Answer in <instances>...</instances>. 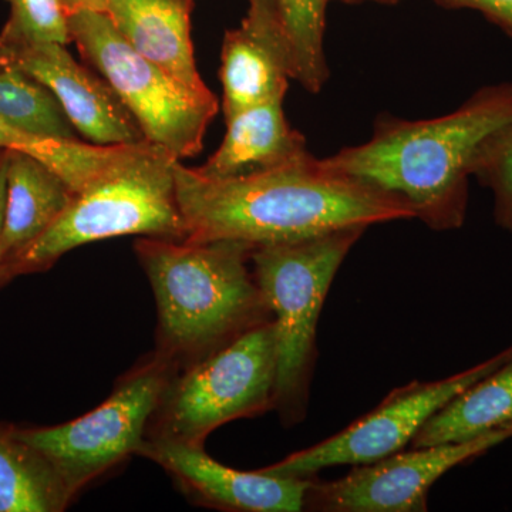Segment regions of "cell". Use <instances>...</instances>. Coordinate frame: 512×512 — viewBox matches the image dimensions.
<instances>
[{
  "label": "cell",
  "mask_w": 512,
  "mask_h": 512,
  "mask_svg": "<svg viewBox=\"0 0 512 512\" xmlns=\"http://www.w3.org/2000/svg\"><path fill=\"white\" fill-rule=\"evenodd\" d=\"M184 241H238L261 247L336 229L414 220L409 202L340 173L312 156L244 175L212 180L181 160L174 167Z\"/></svg>",
  "instance_id": "obj_1"
},
{
  "label": "cell",
  "mask_w": 512,
  "mask_h": 512,
  "mask_svg": "<svg viewBox=\"0 0 512 512\" xmlns=\"http://www.w3.org/2000/svg\"><path fill=\"white\" fill-rule=\"evenodd\" d=\"M511 121L512 83L488 84L436 119L380 114L366 143L342 148L325 161L409 202L416 218L434 231H450L466 220L468 181L478 150Z\"/></svg>",
  "instance_id": "obj_2"
},
{
  "label": "cell",
  "mask_w": 512,
  "mask_h": 512,
  "mask_svg": "<svg viewBox=\"0 0 512 512\" xmlns=\"http://www.w3.org/2000/svg\"><path fill=\"white\" fill-rule=\"evenodd\" d=\"M254 245L143 237L134 245L157 305L156 352L178 370L274 319L252 271Z\"/></svg>",
  "instance_id": "obj_3"
},
{
  "label": "cell",
  "mask_w": 512,
  "mask_h": 512,
  "mask_svg": "<svg viewBox=\"0 0 512 512\" xmlns=\"http://www.w3.org/2000/svg\"><path fill=\"white\" fill-rule=\"evenodd\" d=\"M177 161L150 141L128 147L117 163L74 192L55 224L13 264L12 279L45 272L72 249L101 239L124 235L187 239L175 187Z\"/></svg>",
  "instance_id": "obj_4"
},
{
  "label": "cell",
  "mask_w": 512,
  "mask_h": 512,
  "mask_svg": "<svg viewBox=\"0 0 512 512\" xmlns=\"http://www.w3.org/2000/svg\"><path fill=\"white\" fill-rule=\"evenodd\" d=\"M366 229H336L252 251V271L274 315V410L285 427L308 414L320 312L336 272Z\"/></svg>",
  "instance_id": "obj_5"
},
{
  "label": "cell",
  "mask_w": 512,
  "mask_h": 512,
  "mask_svg": "<svg viewBox=\"0 0 512 512\" xmlns=\"http://www.w3.org/2000/svg\"><path fill=\"white\" fill-rule=\"evenodd\" d=\"M274 319L178 370L148 423L146 439L204 444L225 423L274 410Z\"/></svg>",
  "instance_id": "obj_6"
},
{
  "label": "cell",
  "mask_w": 512,
  "mask_h": 512,
  "mask_svg": "<svg viewBox=\"0 0 512 512\" xmlns=\"http://www.w3.org/2000/svg\"><path fill=\"white\" fill-rule=\"evenodd\" d=\"M72 43L84 63L110 84L150 143L178 160L198 156L220 110L215 94L201 96L136 52L99 10L67 15Z\"/></svg>",
  "instance_id": "obj_7"
},
{
  "label": "cell",
  "mask_w": 512,
  "mask_h": 512,
  "mask_svg": "<svg viewBox=\"0 0 512 512\" xmlns=\"http://www.w3.org/2000/svg\"><path fill=\"white\" fill-rule=\"evenodd\" d=\"M177 373L178 367L154 350L117 380L109 399L92 412L59 426H16V433L50 461L74 500L111 468L137 456L151 416Z\"/></svg>",
  "instance_id": "obj_8"
},
{
  "label": "cell",
  "mask_w": 512,
  "mask_h": 512,
  "mask_svg": "<svg viewBox=\"0 0 512 512\" xmlns=\"http://www.w3.org/2000/svg\"><path fill=\"white\" fill-rule=\"evenodd\" d=\"M510 353L511 348L447 379L416 380L394 389L376 409L345 430L315 446L296 451L262 471L279 477H315L323 468L363 466L399 453L412 443L431 416L458 393L503 365Z\"/></svg>",
  "instance_id": "obj_9"
},
{
  "label": "cell",
  "mask_w": 512,
  "mask_h": 512,
  "mask_svg": "<svg viewBox=\"0 0 512 512\" xmlns=\"http://www.w3.org/2000/svg\"><path fill=\"white\" fill-rule=\"evenodd\" d=\"M512 437L508 427L477 439L410 447L375 463L355 466L335 481L313 477L305 510L326 512H414L427 510V494L451 468Z\"/></svg>",
  "instance_id": "obj_10"
},
{
  "label": "cell",
  "mask_w": 512,
  "mask_h": 512,
  "mask_svg": "<svg viewBox=\"0 0 512 512\" xmlns=\"http://www.w3.org/2000/svg\"><path fill=\"white\" fill-rule=\"evenodd\" d=\"M0 66L22 70L46 86L87 143L130 146L147 141L140 124L111 89L55 42H0Z\"/></svg>",
  "instance_id": "obj_11"
},
{
  "label": "cell",
  "mask_w": 512,
  "mask_h": 512,
  "mask_svg": "<svg viewBox=\"0 0 512 512\" xmlns=\"http://www.w3.org/2000/svg\"><path fill=\"white\" fill-rule=\"evenodd\" d=\"M137 456L154 461L192 503L224 511L298 512L305 510L313 477H279L241 471L208 456L204 444L147 439Z\"/></svg>",
  "instance_id": "obj_12"
},
{
  "label": "cell",
  "mask_w": 512,
  "mask_h": 512,
  "mask_svg": "<svg viewBox=\"0 0 512 512\" xmlns=\"http://www.w3.org/2000/svg\"><path fill=\"white\" fill-rule=\"evenodd\" d=\"M194 0H107L106 15L141 56L201 96L214 94L201 79L191 40Z\"/></svg>",
  "instance_id": "obj_13"
},
{
  "label": "cell",
  "mask_w": 512,
  "mask_h": 512,
  "mask_svg": "<svg viewBox=\"0 0 512 512\" xmlns=\"http://www.w3.org/2000/svg\"><path fill=\"white\" fill-rule=\"evenodd\" d=\"M285 97L256 104L225 119L220 148L194 170L212 180L261 173L308 156L306 138L286 119Z\"/></svg>",
  "instance_id": "obj_14"
},
{
  "label": "cell",
  "mask_w": 512,
  "mask_h": 512,
  "mask_svg": "<svg viewBox=\"0 0 512 512\" xmlns=\"http://www.w3.org/2000/svg\"><path fill=\"white\" fill-rule=\"evenodd\" d=\"M6 202L0 239V266L8 281L19 256L52 227L72 201L66 181L37 158L5 150Z\"/></svg>",
  "instance_id": "obj_15"
},
{
  "label": "cell",
  "mask_w": 512,
  "mask_h": 512,
  "mask_svg": "<svg viewBox=\"0 0 512 512\" xmlns=\"http://www.w3.org/2000/svg\"><path fill=\"white\" fill-rule=\"evenodd\" d=\"M220 80L221 107L228 119L256 104L285 97L292 79L284 52L242 22L225 32Z\"/></svg>",
  "instance_id": "obj_16"
},
{
  "label": "cell",
  "mask_w": 512,
  "mask_h": 512,
  "mask_svg": "<svg viewBox=\"0 0 512 512\" xmlns=\"http://www.w3.org/2000/svg\"><path fill=\"white\" fill-rule=\"evenodd\" d=\"M512 424V348L503 365L458 393L431 416L410 447L477 439Z\"/></svg>",
  "instance_id": "obj_17"
},
{
  "label": "cell",
  "mask_w": 512,
  "mask_h": 512,
  "mask_svg": "<svg viewBox=\"0 0 512 512\" xmlns=\"http://www.w3.org/2000/svg\"><path fill=\"white\" fill-rule=\"evenodd\" d=\"M72 501L50 461L0 423V512H60Z\"/></svg>",
  "instance_id": "obj_18"
},
{
  "label": "cell",
  "mask_w": 512,
  "mask_h": 512,
  "mask_svg": "<svg viewBox=\"0 0 512 512\" xmlns=\"http://www.w3.org/2000/svg\"><path fill=\"white\" fill-rule=\"evenodd\" d=\"M332 0H274L291 79L319 94L329 79L325 55L326 8Z\"/></svg>",
  "instance_id": "obj_19"
},
{
  "label": "cell",
  "mask_w": 512,
  "mask_h": 512,
  "mask_svg": "<svg viewBox=\"0 0 512 512\" xmlns=\"http://www.w3.org/2000/svg\"><path fill=\"white\" fill-rule=\"evenodd\" d=\"M130 146H96L80 140L33 136L0 119V150L22 151L37 158L59 174L74 192L117 163Z\"/></svg>",
  "instance_id": "obj_20"
},
{
  "label": "cell",
  "mask_w": 512,
  "mask_h": 512,
  "mask_svg": "<svg viewBox=\"0 0 512 512\" xmlns=\"http://www.w3.org/2000/svg\"><path fill=\"white\" fill-rule=\"evenodd\" d=\"M0 119L33 136L77 140L55 94L15 67L0 66Z\"/></svg>",
  "instance_id": "obj_21"
},
{
  "label": "cell",
  "mask_w": 512,
  "mask_h": 512,
  "mask_svg": "<svg viewBox=\"0 0 512 512\" xmlns=\"http://www.w3.org/2000/svg\"><path fill=\"white\" fill-rule=\"evenodd\" d=\"M473 177L493 191L497 224L512 231V121L484 141L474 161Z\"/></svg>",
  "instance_id": "obj_22"
},
{
  "label": "cell",
  "mask_w": 512,
  "mask_h": 512,
  "mask_svg": "<svg viewBox=\"0 0 512 512\" xmlns=\"http://www.w3.org/2000/svg\"><path fill=\"white\" fill-rule=\"evenodd\" d=\"M10 16L0 42L72 43L67 13L60 0H6Z\"/></svg>",
  "instance_id": "obj_23"
},
{
  "label": "cell",
  "mask_w": 512,
  "mask_h": 512,
  "mask_svg": "<svg viewBox=\"0 0 512 512\" xmlns=\"http://www.w3.org/2000/svg\"><path fill=\"white\" fill-rule=\"evenodd\" d=\"M249 9L247 18L242 20L245 25L255 30L258 35L274 43L279 49L285 50L284 39L276 20L274 0H248ZM288 57V56H286Z\"/></svg>",
  "instance_id": "obj_24"
},
{
  "label": "cell",
  "mask_w": 512,
  "mask_h": 512,
  "mask_svg": "<svg viewBox=\"0 0 512 512\" xmlns=\"http://www.w3.org/2000/svg\"><path fill=\"white\" fill-rule=\"evenodd\" d=\"M451 9H473L512 37V0H437Z\"/></svg>",
  "instance_id": "obj_25"
},
{
  "label": "cell",
  "mask_w": 512,
  "mask_h": 512,
  "mask_svg": "<svg viewBox=\"0 0 512 512\" xmlns=\"http://www.w3.org/2000/svg\"><path fill=\"white\" fill-rule=\"evenodd\" d=\"M6 167H8V161H6L5 150H0V239H2L3 215H5ZM8 282L5 274H3L2 266H0V288L8 284Z\"/></svg>",
  "instance_id": "obj_26"
},
{
  "label": "cell",
  "mask_w": 512,
  "mask_h": 512,
  "mask_svg": "<svg viewBox=\"0 0 512 512\" xmlns=\"http://www.w3.org/2000/svg\"><path fill=\"white\" fill-rule=\"evenodd\" d=\"M60 3L67 15L84 9L106 12L107 8V0H60Z\"/></svg>",
  "instance_id": "obj_27"
},
{
  "label": "cell",
  "mask_w": 512,
  "mask_h": 512,
  "mask_svg": "<svg viewBox=\"0 0 512 512\" xmlns=\"http://www.w3.org/2000/svg\"><path fill=\"white\" fill-rule=\"evenodd\" d=\"M345 3H363V2H375L383 3V5H393V3L400 2V0H340Z\"/></svg>",
  "instance_id": "obj_28"
},
{
  "label": "cell",
  "mask_w": 512,
  "mask_h": 512,
  "mask_svg": "<svg viewBox=\"0 0 512 512\" xmlns=\"http://www.w3.org/2000/svg\"><path fill=\"white\" fill-rule=\"evenodd\" d=\"M508 429H511V430H512V424H510V426H508Z\"/></svg>",
  "instance_id": "obj_29"
}]
</instances>
